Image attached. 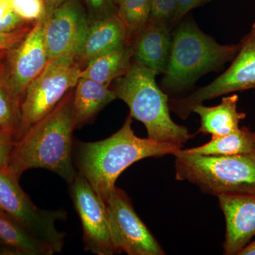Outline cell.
<instances>
[{"label":"cell","mask_w":255,"mask_h":255,"mask_svg":"<svg viewBox=\"0 0 255 255\" xmlns=\"http://www.w3.org/2000/svg\"><path fill=\"white\" fill-rule=\"evenodd\" d=\"M127 38L125 26L117 14L97 20L89 24L76 59L83 68L95 57L127 45Z\"/></svg>","instance_id":"14"},{"label":"cell","mask_w":255,"mask_h":255,"mask_svg":"<svg viewBox=\"0 0 255 255\" xmlns=\"http://www.w3.org/2000/svg\"><path fill=\"white\" fill-rule=\"evenodd\" d=\"M116 253L164 255L165 252L139 218L127 193L116 186L105 201Z\"/></svg>","instance_id":"9"},{"label":"cell","mask_w":255,"mask_h":255,"mask_svg":"<svg viewBox=\"0 0 255 255\" xmlns=\"http://www.w3.org/2000/svg\"><path fill=\"white\" fill-rule=\"evenodd\" d=\"M13 9L23 21L35 23L46 16V2L45 0H13Z\"/></svg>","instance_id":"23"},{"label":"cell","mask_w":255,"mask_h":255,"mask_svg":"<svg viewBox=\"0 0 255 255\" xmlns=\"http://www.w3.org/2000/svg\"><path fill=\"white\" fill-rule=\"evenodd\" d=\"M170 30L167 26L148 22L132 43V59L157 75L165 73L172 48Z\"/></svg>","instance_id":"15"},{"label":"cell","mask_w":255,"mask_h":255,"mask_svg":"<svg viewBox=\"0 0 255 255\" xmlns=\"http://www.w3.org/2000/svg\"><path fill=\"white\" fill-rule=\"evenodd\" d=\"M43 21L44 18L35 22L22 41L8 50L5 61L6 85L21 103L28 85L49 62L43 38Z\"/></svg>","instance_id":"11"},{"label":"cell","mask_w":255,"mask_h":255,"mask_svg":"<svg viewBox=\"0 0 255 255\" xmlns=\"http://www.w3.org/2000/svg\"><path fill=\"white\" fill-rule=\"evenodd\" d=\"M82 69L75 55H61L49 60L43 72L28 85L25 93L16 140L51 112L67 93L75 88Z\"/></svg>","instance_id":"6"},{"label":"cell","mask_w":255,"mask_h":255,"mask_svg":"<svg viewBox=\"0 0 255 255\" xmlns=\"http://www.w3.org/2000/svg\"><path fill=\"white\" fill-rule=\"evenodd\" d=\"M239 97L236 94L223 97L220 105L206 107L202 104L195 106L192 112L199 114L201 127L196 133L211 134L212 137L223 136L239 128L241 120L246 114L238 111Z\"/></svg>","instance_id":"16"},{"label":"cell","mask_w":255,"mask_h":255,"mask_svg":"<svg viewBox=\"0 0 255 255\" xmlns=\"http://www.w3.org/2000/svg\"><path fill=\"white\" fill-rule=\"evenodd\" d=\"M4 66L5 63L0 68V128L16 140L21 125V102L13 95L6 85Z\"/></svg>","instance_id":"22"},{"label":"cell","mask_w":255,"mask_h":255,"mask_svg":"<svg viewBox=\"0 0 255 255\" xmlns=\"http://www.w3.org/2000/svg\"><path fill=\"white\" fill-rule=\"evenodd\" d=\"M33 24L23 21L15 14L13 0H0V33L16 31Z\"/></svg>","instance_id":"25"},{"label":"cell","mask_w":255,"mask_h":255,"mask_svg":"<svg viewBox=\"0 0 255 255\" xmlns=\"http://www.w3.org/2000/svg\"><path fill=\"white\" fill-rule=\"evenodd\" d=\"M178 152L194 155H237L255 152V132L247 127L239 128L236 131L212 137L207 143Z\"/></svg>","instance_id":"20"},{"label":"cell","mask_w":255,"mask_h":255,"mask_svg":"<svg viewBox=\"0 0 255 255\" xmlns=\"http://www.w3.org/2000/svg\"><path fill=\"white\" fill-rule=\"evenodd\" d=\"M10 169L0 167V211L50 247L54 253L63 251L65 234L56 222L66 219L63 209L43 210L33 204Z\"/></svg>","instance_id":"7"},{"label":"cell","mask_w":255,"mask_h":255,"mask_svg":"<svg viewBox=\"0 0 255 255\" xmlns=\"http://www.w3.org/2000/svg\"><path fill=\"white\" fill-rule=\"evenodd\" d=\"M117 98L110 87L85 78H80L74 89L75 128L90 122L104 107Z\"/></svg>","instance_id":"17"},{"label":"cell","mask_w":255,"mask_h":255,"mask_svg":"<svg viewBox=\"0 0 255 255\" xmlns=\"http://www.w3.org/2000/svg\"><path fill=\"white\" fill-rule=\"evenodd\" d=\"M237 55L222 75L184 98L169 100V109L187 119L195 106L231 92L255 89V22L240 42Z\"/></svg>","instance_id":"8"},{"label":"cell","mask_w":255,"mask_h":255,"mask_svg":"<svg viewBox=\"0 0 255 255\" xmlns=\"http://www.w3.org/2000/svg\"><path fill=\"white\" fill-rule=\"evenodd\" d=\"M156 75L132 59L127 73L114 80L112 90L127 104L132 118L144 124L148 138L182 147L194 135L171 118L168 97L157 86Z\"/></svg>","instance_id":"3"},{"label":"cell","mask_w":255,"mask_h":255,"mask_svg":"<svg viewBox=\"0 0 255 255\" xmlns=\"http://www.w3.org/2000/svg\"><path fill=\"white\" fill-rule=\"evenodd\" d=\"M177 180L187 181L202 192L255 194V152L237 155H194L177 152Z\"/></svg>","instance_id":"5"},{"label":"cell","mask_w":255,"mask_h":255,"mask_svg":"<svg viewBox=\"0 0 255 255\" xmlns=\"http://www.w3.org/2000/svg\"><path fill=\"white\" fill-rule=\"evenodd\" d=\"M74 89L15 140L7 167L18 179L33 168L51 171L68 184L76 177L78 172L73 162Z\"/></svg>","instance_id":"1"},{"label":"cell","mask_w":255,"mask_h":255,"mask_svg":"<svg viewBox=\"0 0 255 255\" xmlns=\"http://www.w3.org/2000/svg\"><path fill=\"white\" fill-rule=\"evenodd\" d=\"M86 8L89 23L117 14L114 0H82Z\"/></svg>","instance_id":"26"},{"label":"cell","mask_w":255,"mask_h":255,"mask_svg":"<svg viewBox=\"0 0 255 255\" xmlns=\"http://www.w3.org/2000/svg\"><path fill=\"white\" fill-rule=\"evenodd\" d=\"M132 60L131 46L119 47L90 60L82 68L80 78L90 79L110 87L112 82L127 73Z\"/></svg>","instance_id":"18"},{"label":"cell","mask_w":255,"mask_h":255,"mask_svg":"<svg viewBox=\"0 0 255 255\" xmlns=\"http://www.w3.org/2000/svg\"><path fill=\"white\" fill-rule=\"evenodd\" d=\"M33 26L32 25L16 31L0 33V50H9L14 48L22 41Z\"/></svg>","instance_id":"27"},{"label":"cell","mask_w":255,"mask_h":255,"mask_svg":"<svg viewBox=\"0 0 255 255\" xmlns=\"http://www.w3.org/2000/svg\"><path fill=\"white\" fill-rule=\"evenodd\" d=\"M182 147L137 137L132 128V117L129 115L118 131L105 140L78 142L75 163L78 173L105 202L119 176L131 164L147 157L174 155Z\"/></svg>","instance_id":"2"},{"label":"cell","mask_w":255,"mask_h":255,"mask_svg":"<svg viewBox=\"0 0 255 255\" xmlns=\"http://www.w3.org/2000/svg\"><path fill=\"white\" fill-rule=\"evenodd\" d=\"M123 1L124 0H114V3H115L117 6H118L119 4H120L121 3H122Z\"/></svg>","instance_id":"33"},{"label":"cell","mask_w":255,"mask_h":255,"mask_svg":"<svg viewBox=\"0 0 255 255\" xmlns=\"http://www.w3.org/2000/svg\"><path fill=\"white\" fill-rule=\"evenodd\" d=\"M238 255H255V241L253 243H250Z\"/></svg>","instance_id":"31"},{"label":"cell","mask_w":255,"mask_h":255,"mask_svg":"<svg viewBox=\"0 0 255 255\" xmlns=\"http://www.w3.org/2000/svg\"><path fill=\"white\" fill-rule=\"evenodd\" d=\"M207 0H179L177 11L173 20H172L171 28L175 26L178 23L181 22L183 18L196 6L204 4Z\"/></svg>","instance_id":"29"},{"label":"cell","mask_w":255,"mask_h":255,"mask_svg":"<svg viewBox=\"0 0 255 255\" xmlns=\"http://www.w3.org/2000/svg\"><path fill=\"white\" fill-rule=\"evenodd\" d=\"M69 185L72 201L82 223L85 251L97 255L115 254L105 201L80 173Z\"/></svg>","instance_id":"10"},{"label":"cell","mask_w":255,"mask_h":255,"mask_svg":"<svg viewBox=\"0 0 255 255\" xmlns=\"http://www.w3.org/2000/svg\"><path fill=\"white\" fill-rule=\"evenodd\" d=\"M8 50H0V68H1L4 65L6 56H7Z\"/></svg>","instance_id":"32"},{"label":"cell","mask_w":255,"mask_h":255,"mask_svg":"<svg viewBox=\"0 0 255 255\" xmlns=\"http://www.w3.org/2000/svg\"><path fill=\"white\" fill-rule=\"evenodd\" d=\"M178 1L179 0H152L149 22L166 26L171 29Z\"/></svg>","instance_id":"24"},{"label":"cell","mask_w":255,"mask_h":255,"mask_svg":"<svg viewBox=\"0 0 255 255\" xmlns=\"http://www.w3.org/2000/svg\"><path fill=\"white\" fill-rule=\"evenodd\" d=\"M218 198L226 219L224 254L238 255L255 236V194H223Z\"/></svg>","instance_id":"13"},{"label":"cell","mask_w":255,"mask_h":255,"mask_svg":"<svg viewBox=\"0 0 255 255\" xmlns=\"http://www.w3.org/2000/svg\"><path fill=\"white\" fill-rule=\"evenodd\" d=\"M172 48L162 90L176 93L192 86L202 75L222 70L237 55L240 43L221 45L191 18L183 20L172 35Z\"/></svg>","instance_id":"4"},{"label":"cell","mask_w":255,"mask_h":255,"mask_svg":"<svg viewBox=\"0 0 255 255\" xmlns=\"http://www.w3.org/2000/svg\"><path fill=\"white\" fill-rule=\"evenodd\" d=\"M14 141L12 135L0 128V167H7Z\"/></svg>","instance_id":"28"},{"label":"cell","mask_w":255,"mask_h":255,"mask_svg":"<svg viewBox=\"0 0 255 255\" xmlns=\"http://www.w3.org/2000/svg\"><path fill=\"white\" fill-rule=\"evenodd\" d=\"M66 1L67 0H45L46 6V16Z\"/></svg>","instance_id":"30"},{"label":"cell","mask_w":255,"mask_h":255,"mask_svg":"<svg viewBox=\"0 0 255 255\" xmlns=\"http://www.w3.org/2000/svg\"><path fill=\"white\" fill-rule=\"evenodd\" d=\"M152 2V0H124L117 6V14L127 30V46H132L148 23Z\"/></svg>","instance_id":"21"},{"label":"cell","mask_w":255,"mask_h":255,"mask_svg":"<svg viewBox=\"0 0 255 255\" xmlns=\"http://www.w3.org/2000/svg\"><path fill=\"white\" fill-rule=\"evenodd\" d=\"M0 247L5 253L52 255L53 250L0 211Z\"/></svg>","instance_id":"19"},{"label":"cell","mask_w":255,"mask_h":255,"mask_svg":"<svg viewBox=\"0 0 255 255\" xmlns=\"http://www.w3.org/2000/svg\"><path fill=\"white\" fill-rule=\"evenodd\" d=\"M89 24L82 0H67L46 15L43 21V38L48 59L64 55H77Z\"/></svg>","instance_id":"12"}]
</instances>
